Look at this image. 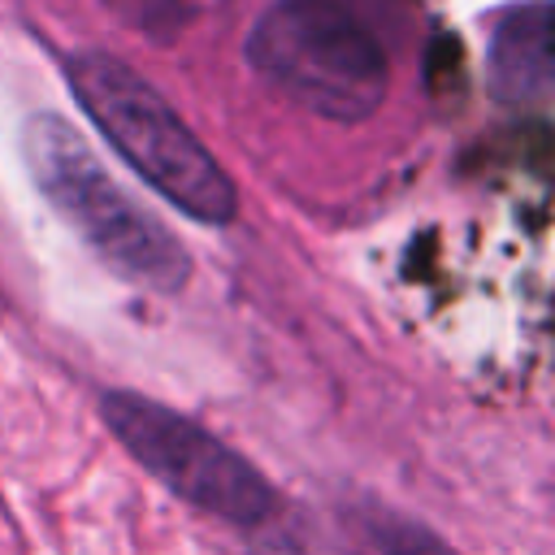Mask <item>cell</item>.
Instances as JSON below:
<instances>
[{
	"label": "cell",
	"instance_id": "obj_4",
	"mask_svg": "<svg viewBox=\"0 0 555 555\" xmlns=\"http://www.w3.org/2000/svg\"><path fill=\"white\" fill-rule=\"evenodd\" d=\"M251 69L330 121H364L390 91L377 35L338 0H278L247 35Z\"/></svg>",
	"mask_w": 555,
	"mask_h": 555
},
{
	"label": "cell",
	"instance_id": "obj_7",
	"mask_svg": "<svg viewBox=\"0 0 555 555\" xmlns=\"http://www.w3.org/2000/svg\"><path fill=\"white\" fill-rule=\"evenodd\" d=\"M126 22L143 26V30H169L182 13L186 0H108Z\"/></svg>",
	"mask_w": 555,
	"mask_h": 555
},
{
	"label": "cell",
	"instance_id": "obj_5",
	"mask_svg": "<svg viewBox=\"0 0 555 555\" xmlns=\"http://www.w3.org/2000/svg\"><path fill=\"white\" fill-rule=\"evenodd\" d=\"M490 82L507 100H529L551 82V9L546 0H529L512 9L490 48Z\"/></svg>",
	"mask_w": 555,
	"mask_h": 555
},
{
	"label": "cell",
	"instance_id": "obj_1",
	"mask_svg": "<svg viewBox=\"0 0 555 555\" xmlns=\"http://www.w3.org/2000/svg\"><path fill=\"white\" fill-rule=\"evenodd\" d=\"M100 416L117 447L152 481L199 516L238 533L247 555H308L286 494L212 429L139 390H108L100 399Z\"/></svg>",
	"mask_w": 555,
	"mask_h": 555
},
{
	"label": "cell",
	"instance_id": "obj_6",
	"mask_svg": "<svg viewBox=\"0 0 555 555\" xmlns=\"http://www.w3.org/2000/svg\"><path fill=\"white\" fill-rule=\"evenodd\" d=\"M338 538L347 555H460L425 520L403 516L386 503L338 507Z\"/></svg>",
	"mask_w": 555,
	"mask_h": 555
},
{
	"label": "cell",
	"instance_id": "obj_3",
	"mask_svg": "<svg viewBox=\"0 0 555 555\" xmlns=\"http://www.w3.org/2000/svg\"><path fill=\"white\" fill-rule=\"evenodd\" d=\"M65 82L104 143L178 212L204 225H225L238 191L221 160L191 134L173 104L108 52H74Z\"/></svg>",
	"mask_w": 555,
	"mask_h": 555
},
{
	"label": "cell",
	"instance_id": "obj_2",
	"mask_svg": "<svg viewBox=\"0 0 555 555\" xmlns=\"http://www.w3.org/2000/svg\"><path fill=\"white\" fill-rule=\"evenodd\" d=\"M22 156L43 199L121 282L160 295L186 286L191 256L178 234H169L165 221L100 165V156L61 113H35L22 126Z\"/></svg>",
	"mask_w": 555,
	"mask_h": 555
}]
</instances>
